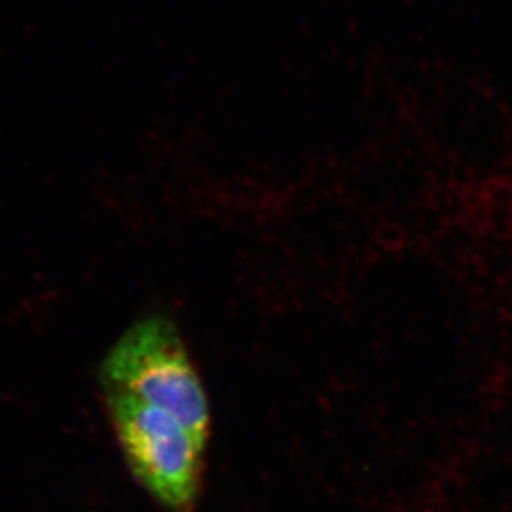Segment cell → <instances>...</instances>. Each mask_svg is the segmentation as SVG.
<instances>
[{
    "label": "cell",
    "mask_w": 512,
    "mask_h": 512,
    "mask_svg": "<svg viewBox=\"0 0 512 512\" xmlns=\"http://www.w3.org/2000/svg\"><path fill=\"white\" fill-rule=\"evenodd\" d=\"M121 455L133 478L168 512H194L203 489L206 446L176 418L102 388Z\"/></svg>",
    "instance_id": "2"
},
{
    "label": "cell",
    "mask_w": 512,
    "mask_h": 512,
    "mask_svg": "<svg viewBox=\"0 0 512 512\" xmlns=\"http://www.w3.org/2000/svg\"><path fill=\"white\" fill-rule=\"evenodd\" d=\"M100 385L165 411L208 445V393L181 330L168 315L140 317L118 337L103 358Z\"/></svg>",
    "instance_id": "1"
}]
</instances>
